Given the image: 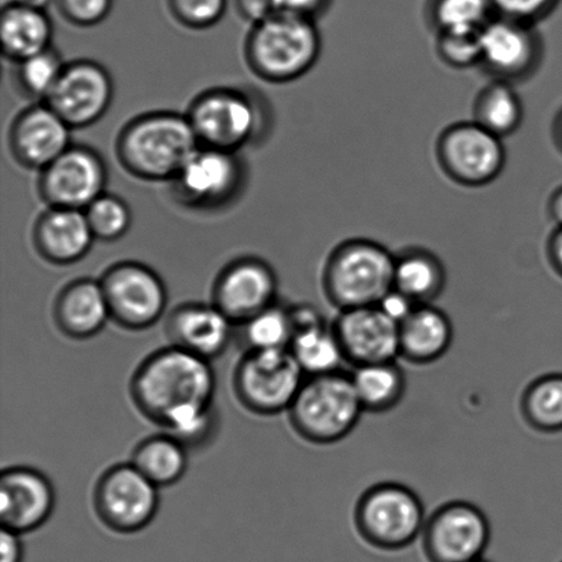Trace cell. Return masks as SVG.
I'll use <instances>...</instances> for the list:
<instances>
[{
    "label": "cell",
    "mask_w": 562,
    "mask_h": 562,
    "mask_svg": "<svg viewBox=\"0 0 562 562\" xmlns=\"http://www.w3.org/2000/svg\"><path fill=\"white\" fill-rule=\"evenodd\" d=\"M70 130L48 104L33 106L11 126V151L22 167L43 170L68 150Z\"/></svg>",
    "instance_id": "ffe728a7"
},
{
    "label": "cell",
    "mask_w": 562,
    "mask_h": 562,
    "mask_svg": "<svg viewBox=\"0 0 562 562\" xmlns=\"http://www.w3.org/2000/svg\"><path fill=\"white\" fill-rule=\"evenodd\" d=\"M552 137L554 146L558 147V150L562 154V108L559 110L558 114L554 115Z\"/></svg>",
    "instance_id": "c3c4849f"
},
{
    "label": "cell",
    "mask_w": 562,
    "mask_h": 562,
    "mask_svg": "<svg viewBox=\"0 0 562 562\" xmlns=\"http://www.w3.org/2000/svg\"><path fill=\"white\" fill-rule=\"evenodd\" d=\"M453 339V323L442 308L418 305L400 324V357L413 366H429L446 356Z\"/></svg>",
    "instance_id": "cb8c5ba5"
},
{
    "label": "cell",
    "mask_w": 562,
    "mask_h": 562,
    "mask_svg": "<svg viewBox=\"0 0 562 562\" xmlns=\"http://www.w3.org/2000/svg\"><path fill=\"white\" fill-rule=\"evenodd\" d=\"M216 427L213 404L195 405L176 413L162 428L170 437L183 443L187 449L206 442Z\"/></svg>",
    "instance_id": "e575fe53"
},
{
    "label": "cell",
    "mask_w": 562,
    "mask_h": 562,
    "mask_svg": "<svg viewBox=\"0 0 562 562\" xmlns=\"http://www.w3.org/2000/svg\"><path fill=\"white\" fill-rule=\"evenodd\" d=\"M108 172L99 154L87 147H69L42 170L38 191L49 207L85 212L104 194Z\"/></svg>",
    "instance_id": "5bb4252c"
},
{
    "label": "cell",
    "mask_w": 562,
    "mask_h": 562,
    "mask_svg": "<svg viewBox=\"0 0 562 562\" xmlns=\"http://www.w3.org/2000/svg\"><path fill=\"white\" fill-rule=\"evenodd\" d=\"M350 373L363 412L382 415L404 400L406 374L396 361L368 363L352 368Z\"/></svg>",
    "instance_id": "4316f807"
},
{
    "label": "cell",
    "mask_w": 562,
    "mask_h": 562,
    "mask_svg": "<svg viewBox=\"0 0 562 562\" xmlns=\"http://www.w3.org/2000/svg\"><path fill=\"white\" fill-rule=\"evenodd\" d=\"M376 306L385 316L400 325L415 312L418 303L411 300L409 296H406L404 292L393 289L382 297V301H380Z\"/></svg>",
    "instance_id": "60d3db41"
},
{
    "label": "cell",
    "mask_w": 562,
    "mask_h": 562,
    "mask_svg": "<svg viewBox=\"0 0 562 562\" xmlns=\"http://www.w3.org/2000/svg\"><path fill=\"white\" fill-rule=\"evenodd\" d=\"M479 33H435L438 58L453 69L481 66Z\"/></svg>",
    "instance_id": "8d00e7d4"
},
{
    "label": "cell",
    "mask_w": 562,
    "mask_h": 562,
    "mask_svg": "<svg viewBox=\"0 0 562 562\" xmlns=\"http://www.w3.org/2000/svg\"><path fill=\"white\" fill-rule=\"evenodd\" d=\"M333 0H278L280 13L316 20L329 9Z\"/></svg>",
    "instance_id": "7bdbcfd3"
},
{
    "label": "cell",
    "mask_w": 562,
    "mask_h": 562,
    "mask_svg": "<svg viewBox=\"0 0 562 562\" xmlns=\"http://www.w3.org/2000/svg\"><path fill=\"white\" fill-rule=\"evenodd\" d=\"M322 54L316 20L278 13L255 25L246 44L250 68L261 79L290 82L305 76Z\"/></svg>",
    "instance_id": "277c9868"
},
{
    "label": "cell",
    "mask_w": 562,
    "mask_h": 562,
    "mask_svg": "<svg viewBox=\"0 0 562 562\" xmlns=\"http://www.w3.org/2000/svg\"><path fill=\"white\" fill-rule=\"evenodd\" d=\"M520 413L533 431L562 432V373H547L533 379L520 396Z\"/></svg>",
    "instance_id": "4dcf8cb0"
},
{
    "label": "cell",
    "mask_w": 562,
    "mask_h": 562,
    "mask_svg": "<svg viewBox=\"0 0 562 562\" xmlns=\"http://www.w3.org/2000/svg\"><path fill=\"white\" fill-rule=\"evenodd\" d=\"M305 379L290 349L246 351L235 371L234 389L247 411L273 416L290 409Z\"/></svg>",
    "instance_id": "52a82bcc"
},
{
    "label": "cell",
    "mask_w": 562,
    "mask_h": 562,
    "mask_svg": "<svg viewBox=\"0 0 562 562\" xmlns=\"http://www.w3.org/2000/svg\"><path fill=\"white\" fill-rule=\"evenodd\" d=\"M472 114L475 123L505 139L520 130L525 104L512 82L492 80L479 91Z\"/></svg>",
    "instance_id": "83f0119b"
},
{
    "label": "cell",
    "mask_w": 562,
    "mask_h": 562,
    "mask_svg": "<svg viewBox=\"0 0 562 562\" xmlns=\"http://www.w3.org/2000/svg\"><path fill=\"white\" fill-rule=\"evenodd\" d=\"M426 15L435 33H479L497 14L493 0H427Z\"/></svg>",
    "instance_id": "1f68e13d"
},
{
    "label": "cell",
    "mask_w": 562,
    "mask_h": 562,
    "mask_svg": "<svg viewBox=\"0 0 562 562\" xmlns=\"http://www.w3.org/2000/svg\"><path fill=\"white\" fill-rule=\"evenodd\" d=\"M234 325L214 303H184L169 314L167 336L170 346L212 361L227 350Z\"/></svg>",
    "instance_id": "44dd1931"
},
{
    "label": "cell",
    "mask_w": 562,
    "mask_h": 562,
    "mask_svg": "<svg viewBox=\"0 0 562 562\" xmlns=\"http://www.w3.org/2000/svg\"><path fill=\"white\" fill-rule=\"evenodd\" d=\"M426 508L416 492L405 484H374L360 495L355 508V526L372 548L396 552L422 538Z\"/></svg>",
    "instance_id": "8992f818"
},
{
    "label": "cell",
    "mask_w": 562,
    "mask_h": 562,
    "mask_svg": "<svg viewBox=\"0 0 562 562\" xmlns=\"http://www.w3.org/2000/svg\"><path fill=\"white\" fill-rule=\"evenodd\" d=\"M278 278L267 262L244 258L218 274L213 303L231 322L241 325L277 302Z\"/></svg>",
    "instance_id": "2e32d148"
},
{
    "label": "cell",
    "mask_w": 562,
    "mask_h": 562,
    "mask_svg": "<svg viewBox=\"0 0 562 562\" xmlns=\"http://www.w3.org/2000/svg\"><path fill=\"white\" fill-rule=\"evenodd\" d=\"M394 252L376 240L340 241L324 263V295L339 312L376 306L394 289Z\"/></svg>",
    "instance_id": "3957f363"
},
{
    "label": "cell",
    "mask_w": 562,
    "mask_h": 562,
    "mask_svg": "<svg viewBox=\"0 0 562 562\" xmlns=\"http://www.w3.org/2000/svg\"><path fill=\"white\" fill-rule=\"evenodd\" d=\"M561 0H493L495 14L537 25L552 15Z\"/></svg>",
    "instance_id": "f35d334b"
},
{
    "label": "cell",
    "mask_w": 562,
    "mask_h": 562,
    "mask_svg": "<svg viewBox=\"0 0 562 562\" xmlns=\"http://www.w3.org/2000/svg\"><path fill=\"white\" fill-rule=\"evenodd\" d=\"M53 25L46 11L3 5L0 15V41L5 57L25 60L48 49Z\"/></svg>",
    "instance_id": "484cf974"
},
{
    "label": "cell",
    "mask_w": 562,
    "mask_h": 562,
    "mask_svg": "<svg viewBox=\"0 0 562 562\" xmlns=\"http://www.w3.org/2000/svg\"><path fill=\"white\" fill-rule=\"evenodd\" d=\"M448 272L442 260L426 247H407L395 255L394 289L427 305L443 294Z\"/></svg>",
    "instance_id": "d4e9b609"
},
{
    "label": "cell",
    "mask_w": 562,
    "mask_h": 562,
    "mask_svg": "<svg viewBox=\"0 0 562 562\" xmlns=\"http://www.w3.org/2000/svg\"><path fill=\"white\" fill-rule=\"evenodd\" d=\"M435 156L451 181L472 189L492 184L506 165L504 139L473 120L446 126L435 143Z\"/></svg>",
    "instance_id": "ba28073f"
},
{
    "label": "cell",
    "mask_w": 562,
    "mask_h": 562,
    "mask_svg": "<svg viewBox=\"0 0 562 562\" xmlns=\"http://www.w3.org/2000/svg\"><path fill=\"white\" fill-rule=\"evenodd\" d=\"M492 539L486 514L468 501H451L427 517L422 533L429 562H470L482 559Z\"/></svg>",
    "instance_id": "30bf717a"
},
{
    "label": "cell",
    "mask_w": 562,
    "mask_h": 562,
    "mask_svg": "<svg viewBox=\"0 0 562 562\" xmlns=\"http://www.w3.org/2000/svg\"><path fill=\"white\" fill-rule=\"evenodd\" d=\"M54 318L60 333L71 339L98 335L112 319L101 281L76 280L55 301Z\"/></svg>",
    "instance_id": "603a6c76"
},
{
    "label": "cell",
    "mask_w": 562,
    "mask_h": 562,
    "mask_svg": "<svg viewBox=\"0 0 562 562\" xmlns=\"http://www.w3.org/2000/svg\"><path fill=\"white\" fill-rule=\"evenodd\" d=\"M173 181L190 205L218 206L239 190L241 165L235 153L201 146Z\"/></svg>",
    "instance_id": "d6986e66"
},
{
    "label": "cell",
    "mask_w": 562,
    "mask_h": 562,
    "mask_svg": "<svg viewBox=\"0 0 562 562\" xmlns=\"http://www.w3.org/2000/svg\"><path fill=\"white\" fill-rule=\"evenodd\" d=\"M186 446L169 434L142 440L132 456L135 465L157 487L172 486L184 476L189 467Z\"/></svg>",
    "instance_id": "f1b7e54d"
},
{
    "label": "cell",
    "mask_w": 562,
    "mask_h": 562,
    "mask_svg": "<svg viewBox=\"0 0 562 562\" xmlns=\"http://www.w3.org/2000/svg\"><path fill=\"white\" fill-rule=\"evenodd\" d=\"M0 552H2V562H22L24 560V547H22L20 533L2 528V532H0Z\"/></svg>",
    "instance_id": "ee69618b"
},
{
    "label": "cell",
    "mask_w": 562,
    "mask_h": 562,
    "mask_svg": "<svg viewBox=\"0 0 562 562\" xmlns=\"http://www.w3.org/2000/svg\"><path fill=\"white\" fill-rule=\"evenodd\" d=\"M93 238L114 241L128 233L132 214L128 205L119 196L103 194L86 209Z\"/></svg>",
    "instance_id": "836d02e7"
},
{
    "label": "cell",
    "mask_w": 562,
    "mask_h": 562,
    "mask_svg": "<svg viewBox=\"0 0 562 562\" xmlns=\"http://www.w3.org/2000/svg\"><path fill=\"white\" fill-rule=\"evenodd\" d=\"M169 8L181 24L205 30L223 19L227 0H169Z\"/></svg>",
    "instance_id": "74e56055"
},
{
    "label": "cell",
    "mask_w": 562,
    "mask_h": 562,
    "mask_svg": "<svg viewBox=\"0 0 562 562\" xmlns=\"http://www.w3.org/2000/svg\"><path fill=\"white\" fill-rule=\"evenodd\" d=\"M60 14L77 26L101 24L113 8V0H58Z\"/></svg>",
    "instance_id": "ab89813d"
},
{
    "label": "cell",
    "mask_w": 562,
    "mask_h": 562,
    "mask_svg": "<svg viewBox=\"0 0 562 562\" xmlns=\"http://www.w3.org/2000/svg\"><path fill=\"white\" fill-rule=\"evenodd\" d=\"M52 0H3V5H21V8L46 11Z\"/></svg>",
    "instance_id": "7dc6e473"
},
{
    "label": "cell",
    "mask_w": 562,
    "mask_h": 562,
    "mask_svg": "<svg viewBox=\"0 0 562 562\" xmlns=\"http://www.w3.org/2000/svg\"><path fill=\"white\" fill-rule=\"evenodd\" d=\"M63 59L52 47L20 63L19 77L22 90L44 101L57 86L65 69Z\"/></svg>",
    "instance_id": "d590c367"
},
{
    "label": "cell",
    "mask_w": 562,
    "mask_h": 562,
    "mask_svg": "<svg viewBox=\"0 0 562 562\" xmlns=\"http://www.w3.org/2000/svg\"><path fill=\"white\" fill-rule=\"evenodd\" d=\"M113 99V81L103 66L92 60H76L65 66L46 104L70 128H86L108 112Z\"/></svg>",
    "instance_id": "9a60e30c"
},
{
    "label": "cell",
    "mask_w": 562,
    "mask_h": 562,
    "mask_svg": "<svg viewBox=\"0 0 562 562\" xmlns=\"http://www.w3.org/2000/svg\"><path fill=\"white\" fill-rule=\"evenodd\" d=\"M548 213L555 227H562V186L552 192L548 202Z\"/></svg>",
    "instance_id": "bcb514c9"
},
{
    "label": "cell",
    "mask_w": 562,
    "mask_h": 562,
    "mask_svg": "<svg viewBox=\"0 0 562 562\" xmlns=\"http://www.w3.org/2000/svg\"><path fill=\"white\" fill-rule=\"evenodd\" d=\"M214 393L211 361L175 346L147 357L131 383L135 406L159 427L186 407L213 404Z\"/></svg>",
    "instance_id": "6da1fadb"
},
{
    "label": "cell",
    "mask_w": 562,
    "mask_h": 562,
    "mask_svg": "<svg viewBox=\"0 0 562 562\" xmlns=\"http://www.w3.org/2000/svg\"><path fill=\"white\" fill-rule=\"evenodd\" d=\"M236 5L239 13L255 25L280 13L278 0H236Z\"/></svg>",
    "instance_id": "b9f144b4"
},
{
    "label": "cell",
    "mask_w": 562,
    "mask_h": 562,
    "mask_svg": "<svg viewBox=\"0 0 562 562\" xmlns=\"http://www.w3.org/2000/svg\"><path fill=\"white\" fill-rule=\"evenodd\" d=\"M290 350L306 378L341 371L346 362L333 323L323 322L296 330Z\"/></svg>",
    "instance_id": "f546056e"
},
{
    "label": "cell",
    "mask_w": 562,
    "mask_h": 562,
    "mask_svg": "<svg viewBox=\"0 0 562 562\" xmlns=\"http://www.w3.org/2000/svg\"><path fill=\"white\" fill-rule=\"evenodd\" d=\"M33 239L38 255L55 266L80 261L95 240L86 212L60 207H49L38 218Z\"/></svg>",
    "instance_id": "7402d4cb"
},
{
    "label": "cell",
    "mask_w": 562,
    "mask_h": 562,
    "mask_svg": "<svg viewBox=\"0 0 562 562\" xmlns=\"http://www.w3.org/2000/svg\"><path fill=\"white\" fill-rule=\"evenodd\" d=\"M192 130L202 147L236 153L255 135V104L240 92L214 90L203 93L190 109Z\"/></svg>",
    "instance_id": "4fadbf2b"
},
{
    "label": "cell",
    "mask_w": 562,
    "mask_h": 562,
    "mask_svg": "<svg viewBox=\"0 0 562 562\" xmlns=\"http://www.w3.org/2000/svg\"><path fill=\"white\" fill-rule=\"evenodd\" d=\"M189 117L175 113H151L131 121L120 134L121 164L136 178L175 180L200 148Z\"/></svg>",
    "instance_id": "7a4b0ae2"
},
{
    "label": "cell",
    "mask_w": 562,
    "mask_h": 562,
    "mask_svg": "<svg viewBox=\"0 0 562 562\" xmlns=\"http://www.w3.org/2000/svg\"><path fill=\"white\" fill-rule=\"evenodd\" d=\"M101 283L112 319L120 327L150 328L167 308V286L153 269L142 263H117L104 273Z\"/></svg>",
    "instance_id": "7c38bea8"
},
{
    "label": "cell",
    "mask_w": 562,
    "mask_h": 562,
    "mask_svg": "<svg viewBox=\"0 0 562 562\" xmlns=\"http://www.w3.org/2000/svg\"><path fill=\"white\" fill-rule=\"evenodd\" d=\"M333 327L346 362L352 368L400 358V325L378 306L341 311Z\"/></svg>",
    "instance_id": "e0dca14e"
},
{
    "label": "cell",
    "mask_w": 562,
    "mask_h": 562,
    "mask_svg": "<svg viewBox=\"0 0 562 562\" xmlns=\"http://www.w3.org/2000/svg\"><path fill=\"white\" fill-rule=\"evenodd\" d=\"M547 257L550 268L562 279V227H555L547 241Z\"/></svg>",
    "instance_id": "f6af8a7d"
},
{
    "label": "cell",
    "mask_w": 562,
    "mask_h": 562,
    "mask_svg": "<svg viewBox=\"0 0 562 562\" xmlns=\"http://www.w3.org/2000/svg\"><path fill=\"white\" fill-rule=\"evenodd\" d=\"M55 508L52 482L42 472L13 467L0 476V522L16 533L36 531L46 525Z\"/></svg>",
    "instance_id": "ac0fdd59"
},
{
    "label": "cell",
    "mask_w": 562,
    "mask_h": 562,
    "mask_svg": "<svg viewBox=\"0 0 562 562\" xmlns=\"http://www.w3.org/2000/svg\"><path fill=\"white\" fill-rule=\"evenodd\" d=\"M158 488L135 465H114L99 479L93 492V506L109 530L139 532L156 519Z\"/></svg>",
    "instance_id": "9c48e42d"
},
{
    "label": "cell",
    "mask_w": 562,
    "mask_h": 562,
    "mask_svg": "<svg viewBox=\"0 0 562 562\" xmlns=\"http://www.w3.org/2000/svg\"><path fill=\"white\" fill-rule=\"evenodd\" d=\"M363 409L351 373L308 376L289 409L294 431L306 442L334 445L355 431Z\"/></svg>",
    "instance_id": "5b68a950"
},
{
    "label": "cell",
    "mask_w": 562,
    "mask_h": 562,
    "mask_svg": "<svg viewBox=\"0 0 562 562\" xmlns=\"http://www.w3.org/2000/svg\"><path fill=\"white\" fill-rule=\"evenodd\" d=\"M241 339L247 351L290 349L294 339L291 307L274 303L241 324Z\"/></svg>",
    "instance_id": "d6a6232c"
},
{
    "label": "cell",
    "mask_w": 562,
    "mask_h": 562,
    "mask_svg": "<svg viewBox=\"0 0 562 562\" xmlns=\"http://www.w3.org/2000/svg\"><path fill=\"white\" fill-rule=\"evenodd\" d=\"M470 562H490V561L484 560V559L482 558V559L473 560V561H470Z\"/></svg>",
    "instance_id": "681fc988"
},
{
    "label": "cell",
    "mask_w": 562,
    "mask_h": 562,
    "mask_svg": "<svg viewBox=\"0 0 562 562\" xmlns=\"http://www.w3.org/2000/svg\"><path fill=\"white\" fill-rule=\"evenodd\" d=\"M481 68L493 80L531 79L541 68L544 46L537 25L495 15L479 33Z\"/></svg>",
    "instance_id": "8fae6325"
}]
</instances>
